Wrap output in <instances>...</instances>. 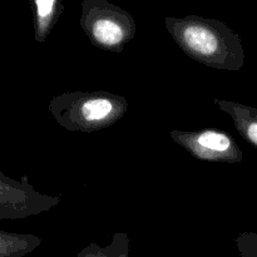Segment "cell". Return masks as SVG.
Segmentation results:
<instances>
[{
	"label": "cell",
	"instance_id": "obj_4",
	"mask_svg": "<svg viewBox=\"0 0 257 257\" xmlns=\"http://www.w3.org/2000/svg\"><path fill=\"white\" fill-rule=\"evenodd\" d=\"M60 201V196L43 195L35 190L28 176L14 180L0 171V221L39 215L59 205Z\"/></svg>",
	"mask_w": 257,
	"mask_h": 257
},
{
	"label": "cell",
	"instance_id": "obj_3",
	"mask_svg": "<svg viewBox=\"0 0 257 257\" xmlns=\"http://www.w3.org/2000/svg\"><path fill=\"white\" fill-rule=\"evenodd\" d=\"M79 25L94 47L123 52L137 32L135 18L108 0H83Z\"/></svg>",
	"mask_w": 257,
	"mask_h": 257
},
{
	"label": "cell",
	"instance_id": "obj_1",
	"mask_svg": "<svg viewBox=\"0 0 257 257\" xmlns=\"http://www.w3.org/2000/svg\"><path fill=\"white\" fill-rule=\"evenodd\" d=\"M166 29L176 44L191 59L217 70L237 72L245 64L241 38L226 23L187 15L167 17Z\"/></svg>",
	"mask_w": 257,
	"mask_h": 257
},
{
	"label": "cell",
	"instance_id": "obj_8",
	"mask_svg": "<svg viewBox=\"0 0 257 257\" xmlns=\"http://www.w3.org/2000/svg\"><path fill=\"white\" fill-rule=\"evenodd\" d=\"M43 240L32 233L0 230V257H23L33 252Z\"/></svg>",
	"mask_w": 257,
	"mask_h": 257
},
{
	"label": "cell",
	"instance_id": "obj_10",
	"mask_svg": "<svg viewBox=\"0 0 257 257\" xmlns=\"http://www.w3.org/2000/svg\"><path fill=\"white\" fill-rule=\"evenodd\" d=\"M237 250L242 257H257V233L245 231L235 240Z\"/></svg>",
	"mask_w": 257,
	"mask_h": 257
},
{
	"label": "cell",
	"instance_id": "obj_9",
	"mask_svg": "<svg viewBox=\"0 0 257 257\" xmlns=\"http://www.w3.org/2000/svg\"><path fill=\"white\" fill-rule=\"evenodd\" d=\"M131 241L125 232H115L107 246H99L90 242L83 248L77 257H130Z\"/></svg>",
	"mask_w": 257,
	"mask_h": 257
},
{
	"label": "cell",
	"instance_id": "obj_5",
	"mask_svg": "<svg viewBox=\"0 0 257 257\" xmlns=\"http://www.w3.org/2000/svg\"><path fill=\"white\" fill-rule=\"evenodd\" d=\"M170 137L196 160L225 163H240L243 160V153L235 138L221 130H173L170 132Z\"/></svg>",
	"mask_w": 257,
	"mask_h": 257
},
{
	"label": "cell",
	"instance_id": "obj_2",
	"mask_svg": "<svg viewBox=\"0 0 257 257\" xmlns=\"http://www.w3.org/2000/svg\"><path fill=\"white\" fill-rule=\"evenodd\" d=\"M128 110L125 97L107 90L67 92L53 97L49 112L60 127L70 132L92 133L115 124Z\"/></svg>",
	"mask_w": 257,
	"mask_h": 257
},
{
	"label": "cell",
	"instance_id": "obj_6",
	"mask_svg": "<svg viewBox=\"0 0 257 257\" xmlns=\"http://www.w3.org/2000/svg\"><path fill=\"white\" fill-rule=\"evenodd\" d=\"M216 105L227 113L243 140L257 148V108L233 100L215 99Z\"/></svg>",
	"mask_w": 257,
	"mask_h": 257
},
{
	"label": "cell",
	"instance_id": "obj_7",
	"mask_svg": "<svg viewBox=\"0 0 257 257\" xmlns=\"http://www.w3.org/2000/svg\"><path fill=\"white\" fill-rule=\"evenodd\" d=\"M33 7L35 42L44 43L64 12V5L60 0H34Z\"/></svg>",
	"mask_w": 257,
	"mask_h": 257
}]
</instances>
